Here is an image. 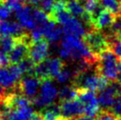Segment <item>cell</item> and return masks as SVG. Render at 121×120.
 Returning <instances> with one entry per match:
<instances>
[{
	"label": "cell",
	"instance_id": "8",
	"mask_svg": "<svg viewBox=\"0 0 121 120\" xmlns=\"http://www.w3.org/2000/svg\"><path fill=\"white\" fill-rule=\"evenodd\" d=\"M3 120H30L34 110L31 106L13 108L1 111Z\"/></svg>",
	"mask_w": 121,
	"mask_h": 120
},
{
	"label": "cell",
	"instance_id": "9",
	"mask_svg": "<svg viewBox=\"0 0 121 120\" xmlns=\"http://www.w3.org/2000/svg\"><path fill=\"white\" fill-rule=\"evenodd\" d=\"M62 26L64 34L68 35H75V36L82 37L86 34L84 26L76 17L73 16L72 14L67 20L65 21Z\"/></svg>",
	"mask_w": 121,
	"mask_h": 120
},
{
	"label": "cell",
	"instance_id": "14",
	"mask_svg": "<svg viewBox=\"0 0 121 120\" xmlns=\"http://www.w3.org/2000/svg\"><path fill=\"white\" fill-rule=\"evenodd\" d=\"M43 120H66L60 111V107L57 104H51L43 108L41 111Z\"/></svg>",
	"mask_w": 121,
	"mask_h": 120
},
{
	"label": "cell",
	"instance_id": "28",
	"mask_svg": "<svg viewBox=\"0 0 121 120\" xmlns=\"http://www.w3.org/2000/svg\"><path fill=\"white\" fill-rule=\"evenodd\" d=\"M42 0H27V4L34 7H39L41 4Z\"/></svg>",
	"mask_w": 121,
	"mask_h": 120
},
{
	"label": "cell",
	"instance_id": "32",
	"mask_svg": "<svg viewBox=\"0 0 121 120\" xmlns=\"http://www.w3.org/2000/svg\"><path fill=\"white\" fill-rule=\"evenodd\" d=\"M0 120H3V116H2V112L0 111Z\"/></svg>",
	"mask_w": 121,
	"mask_h": 120
},
{
	"label": "cell",
	"instance_id": "17",
	"mask_svg": "<svg viewBox=\"0 0 121 120\" xmlns=\"http://www.w3.org/2000/svg\"><path fill=\"white\" fill-rule=\"evenodd\" d=\"M66 10L73 16L80 18V19L86 13L84 7L79 0H68L67 4H66Z\"/></svg>",
	"mask_w": 121,
	"mask_h": 120
},
{
	"label": "cell",
	"instance_id": "2",
	"mask_svg": "<svg viewBox=\"0 0 121 120\" xmlns=\"http://www.w3.org/2000/svg\"><path fill=\"white\" fill-rule=\"evenodd\" d=\"M82 40L89 48V50L97 57L104 50L109 49L107 35L102 33L101 30L92 28L86 32V34L82 36Z\"/></svg>",
	"mask_w": 121,
	"mask_h": 120
},
{
	"label": "cell",
	"instance_id": "29",
	"mask_svg": "<svg viewBox=\"0 0 121 120\" xmlns=\"http://www.w3.org/2000/svg\"><path fill=\"white\" fill-rule=\"evenodd\" d=\"M73 120H94V119H93V117H88V116H86V115H81L80 117L74 118Z\"/></svg>",
	"mask_w": 121,
	"mask_h": 120
},
{
	"label": "cell",
	"instance_id": "10",
	"mask_svg": "<svg viewBox=\"0 0 121 120\" xmlns=\"http://www.w3.org/2000/svg\"><path fill=\"white\" fill-rule=\"evenodd\" d=\"M20 80L10 70L8 66H0V87L2 88L4 90H15Z\"/></svg>",
	"mask_w": 121,
	"mask_h": 120
},
{
	"label": "cell",
	"instance_id": "16",
	"mask_svg": "<svg viewBox=\"0 0 121 120\" xmlns=\"http://www.w3.org/2000/svg\"><path fill=\"white\" fill-rule=\"evenodd\" d=\"M109 42V49L115 54L118 61L121 60V39L117 37L116 34L111 33L107 35Z\"/></svg>",
	"mask_w": 121,
	"mask_h": 120
},
{
	"label": "cell",
	"instance_id": "23",
	"mask_svg": "<svg viewBox=\"0 0 121 120\" xmlns=\"http://www.w3.org/2000/svg\"><path fill=\"white\" fill-rule=\"evenodd\" d=\"M73 78V73H72L71 71L66 69L65 66V68L61 71L60 73L57 75L56 79H57V82H59V83H65V82L69 81Z\"/></svg>",
	"mask_w": 121,
	"mask_h": 120
},
{
	"label": "cell",
	"instance_id": "30",
	"mask_svg": "<svg viewBox=\"0 0 121 120\" xmlns=\"http://www.w3.org/2000/svg\"><path fill=\"white\" fill-rule=\"evenodd\" d=\"M118 80L121 81V60L118 61Z\"/></svg>",
	"mask_w": 121,
	"mask_h": 120
},
{
	"label": "cell",
	"instance_id": "19",
	"mask_svg": "<svg viewBox=\"0 0 121 120\" xmlns=\"http://www.w3.org/2000/svg\"><path fill=\"white\" fill-rule=\"evenodd\" d=\"M103 6L117 17L121 16V2L118 0H101Z\"/></svg>",
	"mask_w": 121,
	"mask_h": 120
},
{
	"label": "cell",
	"instance_id": "25",
	"mask_svg": "<svg viewBox=\"0 0 121 120\" xmlns=\"http://www.w3.org/2000/svg\"><path fill=\"white\" fill-rule=\"evenodd\" d=\"M12 12L13 11L4 2V0H0V20H7L11 16Z\"/></svg>",
	"mask_w": 121,
	"mask_h": 120
},
{
	"label": "cell",
	"instance_id": "15",
	"mask_svg": "<svg viewBox=\"0 0 121 120\" xmlns=\"http://www.w3.org/2000/svg\"><path fill=\"white\" fill-rule=\"evenodd\" d=\"M48 68L50 71V75L51 79L57 78V76L60 73V72L65 68L64 62L58 57H49L46 59Z\"/></svg>",
	"mask_w": 121,
	"mask_h": 120
},
{
	"label": "cell",
	"instance_id": "26",
	"mask_svg": "<svg viewBox=\"0 0 121 120\" xmlns=\"http://www.w3.org/2000/svg\"><path fill=\"white\" fill-rule=\"evenodd\" d=\"M55 2V0H42L40 4V8L43 11H44L45 13H47L48 14L51 13V10H52V6L53 4Z\"/></svg>",
	"mask_w": 121,
	"mask_h": 120
},
{
	"label": "cell",
	"instance_id": "22",
	"mask_svg": "<svg viewBox=\"0 0 121 120\" xmlns=\"http://www.w3.org/2000/svg\"><path fill=\"white\" fill-rule=\"evenodd\" d=\"M32 14L35 20L36 21L37 25H43L50 20V15L42 10L41 8L39 9L38 7L32 9Z\"/></svg>",
	"mask_w": 121,
	"mask_h": 120
},
{
	"label": "cell",
	"instance_id": "11",
	"mask_svg": "<svg viewBox=\"0 0 121 120\" xmlns=\"http://www.w3.org/2000/svg\"><path fill=\"white\" fill-rule=\"evenodd\" d=\"M16 18L19 23L27 29L32 30L38 26L33 17L32 9L27 4H24L20 10L16 12Z\"/></svg>",
	"mask_w": 121,
	"mask_h": 120
},
{
	"label": "cell",
	"instance_id": "27",
	"mask_svg": "<svg viewBox=\"0 0 121 120\" xmlns=\"http://www.w3.org/2000/svg\"><path fill=\"white\" fill-rule=\"evenodd\" d=\"M112 110L116 114H118V116L121 117V96L117 100L116 103L114 104V106L112 107Z\"/></svg>",
	"mask_w": 121,
	"mask_h": 120
},
{
	"label": "cell",
	"instance_id": "7",
	"mask_svg": "<svg viewBox=\"0 0 121 120\" xmlns=\"http://www.w3.org/2000/svg\"><path fill=\"white\" fill-rule=\"evenodd\" d=\"M62 116L65 119H74L84 115V106L79 99H70L62 101L59 103Z\"/></svg>",
	"mask_w": 121,
	"mask_h": 120
},
{
	"label": "cell",
	"instance_id": "13",
	"mask_svg": "<svg viewBox=\"0 0 121 120\" xmlns=\"http://www.w3.org/2000/svg\"><path fill=\"white\" fill-rule=\"evenodd\" d=\"M118 17L111 13L110 11L104 8L101 12V13L97 16V18L93 22V28L98 30H102L104 28H111L112 24L115 22Z\"/></svg>",
	"mask_w": 121,
	"mask_h": 120
},
{
	"label": "cell",
	"instance_id": "6",
	"mask_svg": "<svg viewBox=\"0 0 121 120\" xmlns=\"http://www.w3.org/2000/svg\"><path fill=\"white\" fill-rule=\"evenodd\" d=\"M49 56V42L46 38L31 43L28 51V57L36 65L46 60Z\"/></svg>",
	"mask_w": 121,
	"mask_h": 120
},
{
	"label": "cell",
	"instance_id": "21",
	"mask_svg": "<svg viewBox=\"0 0 121 120\" xmlns=\"http://www.w3.org/2000/svg\"><path fill=\"white\" fill-rule=\"evenodd\" d=\"M16 38L13 36H0V48L4 53L9 54L15 44Z\"/></svg>",
	"mask_w": 121,
	"mask_h": 120
},
{
	"label": "cell",
	"instance_id": "34",
	"mask_svg": "<svg viewBox=\"0 0 121 120\" xmlns=\"http://www.w3.org/2000/svg\"><path fill=\"white\" fill-rule=\"evenodd\" d=\"M66 120H73V119H66Z\"/></svg>",
	"mask_w": 121,
	"mask_h": 120
},
{
	"label": "cell",
	"instance_id": "4",
	"mask_svg": "<svg viewBox=\"0 0 121 120\" xmlns=\"http://www.w3.org/2000/svg\"><path fill=\"white\" fill-rule=\"evenodd\" d=\"M58 97V91L55 87L51 80H46L41 83L39 95L32 99L33 105L44 108L54 103L55 100Z\"/></svg>",
	"mask_w": 121,
	"mask_h": 120
},
{
	"label": "cell",
	"instance_id": "1",
	"mask_svg": "<svg viewBox=\"0 0 121 120\" xmlns=\"http://www.w3.org/2000/svg\"><path fill=\"white\" fill-rule=\"evenodd\" d=\"M95 70L110 81L118 80V58L110 49L104 50L98 55Z\"/></svg>",
	"mask_w": 121,
	"mask_h": 120
},
{
	"label": "cell",
	"instance_id": "18",
	"mask_svg": "<svg viewBox=\"0 0 121 120\" xmlns=\"http://www.w3.org/2000/svg\"><path fill=\"white\" fill-rule=\"evenodd\" d=\"M76 98H77V89L73 85L64 86L58 91V99L60 102L70 99H76Z\"/></svg>",
	"mask_w": 121,
	"mask_h": 120
},
{
	"label": "cell",
	"instance_id": "3",
	"mask_svg": "<svg viewBox=\"0 0 121 120\" xmlns=\"http://www.w3.org/2000/svg\"><path fill=\"white\" fill-rule=\"evenodd\" d=\"M77 99L81 101L84 106V115L90 117H95L100 111V103L98 102L96 92L86 88H76Z\"/></svg>",
	"mask_w": 121,
	"mask_h": 120
},
{
	"label": "cell",
	"instance_id": "20",
	"mask_svg": "<svg viewBox=\"0 0 121 120\" xmlns=\"http://www.w3.org/2000/svg\"><path fill=\"white\" fill-rule=\"evenodd\" d=\"M95 120H121V117L111 109H103L95 116Z\"/></svg>",
	"mask_w": 121,
	"mask_h": 120
},
{
	"label": "cell",
	"instance_id": "5",
	"mask_svg": "<svg viewBox=\"0 0 121 120\" xmlns=\"http://www.w3.org/2000/svg\"><path fill=\"white\" fill-rule=\"evenodd\" d=\"M41 83V80L36 76L26 75L19 81L15 90L32 100L37 95Z\"/></svg>",
	"mask_w": 121,
	"mask_h": 120
},
{
	"label": "cell",
	"instance_id": "12",
	"mask_svg": "<svg viewBox=\"0 0 121 120\" xmlns=\"http://www.w3.org/2000/svg\"><path fill=\"white\" fill-rule=\"evenodd\" d=\"M25 33L23 27L15 21L0 20V36L18 37Z\"/></svg>",
	"mask_w": 121,
	"mask_h": 120
},
{
	"label": "cell",
	"instance_id": "24",
	"mask_svg": "<svg viewBox=\"0 0 121 120\" xmlns=\"http://www.w3.org/2000/svg\"><path fill=\"white\" fill-rule=\"evenodd\" d=\"M66 4H67V0H57V1H55L53 4V6H52V10L49 15L52 16L54 14L57 13L58 12L66 10Z\"/></svg>",
	"mask_w": 121,
	"mask_h": 120
},
{
	"label": "cell",
	"instance_id": "31",
	"mask_svg": "<svg viewBox=\"0 0 121 120\" xmlns=\"http://www.w3.org/2000/svg\"><path fill=\"white\" fill-rule=\"evenodd\" d=\"M116 35H117V37H118V38H120L121 39V30L118 32V34H116Z\"/></svg>",
	"mask_w": 121,
	"mask_h": 120
},
{
	"label": "cell",
	"instance_id": "33",
	"mask_svg": "<svg viewBox=\"0 0 121 120\" xmlns=\"http://www.w3.org/2000/svg\"><path fill=\"white\" fill-rule=\"evenodd\" d=\"M3 52H4V51H3V50H2V49H1V48H0V55H1V54L3 53Z\"/></svg>",
	"mask_w": 121,
	"mask_h": 120
}]
</instances>
